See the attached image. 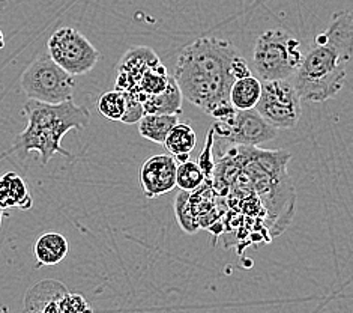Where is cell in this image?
<instances>
[{
  "label": "cell",
  "mask_w": 353,
  "mask_h": 313,
  "mask_svg": "<svg viewBox=\"0 0 353 313\" xmlns=\"http://www.w3.org/2000/svg\"><path fill=\"white\" fill-rule=\"evenodd\" d=\"M247 75L250 66L233 42L201 37L181 50L173 79L182 98L220 121L234 112L229 103L232 84Z\"/></svg>",
  "instance_id": "cell-1"
},
{
  "label": "cell",
  "mask_w": 353,
  "mask_h": 313,
  "mask_svg": "<svg viewBox=\"0 0 353 313\" xmlns=\"http://www.w3.org/2000/svg\"><path fill=\"white\" fill-rule=\"evenodd\" d=\"M262 94V80L247 75L234 80L229 92V103L234 110H253Z\"/></svg>",
  "instance_id": "cell-14"
},
{
  "label": "cell",
  "mask_w": 353,
  "mask_h": 313,
  "mask_svg": "<svg viewBox=\"0 0 353 313\" xmlns=\"http://www.w3.org/2000/svg\"><path fill=\"white\" fill-rule=\"evenodd\" d=\"M5 47V37H3V32L0 30V48Z\"/></svg>",
  "instance_id": "cell-24"
},
{
  "label": "cell",
  "mask_w": 353,
  "mask_h": 313,
  "mask_svg": "<svg viewBox=\"0 0 353 313\" xmlns=\"http://www.w3.org/2000/svg\"><path fill=\"white\" fill-rule=\"evenodd\" d=\"M21 89L29 99L61 104L72 99L75 82L47 55L38 56L21 74Z\"/></svg>",
  "instance_id": "cell-7"
},
{
  "label": "cell",
  "mask_w": 353,
  "mask_h": 313,
  "mask_svg": "<svg viewBox=\"0 0 353 313\" xmlns=\"http://www.w3.org/2000/svg\"><path fill=\"white\" fill-rule=\"evenodd\" d=\"M163 145L174 158L181 155H190V152L197 145L196 131L191 129V125L178 122L167 134Z\"/></svg>",
  "instance_id": "cell-18"
},
{
  "label": "cell",
  "mask_w": 353,
  "mask_h": 313,
  "mask_svg": "<svg viewBox=\"0 0 353 313\" xmlns=\"http://www.w3.org/2000/svg\"><path fill=\"white\" fill-rule=\"evenodd\" d=\"M2 218H3V209L0 208V226H2Z\"/></svg>",
  "instance_id": "cell-25"
},
{
  "label": "cell",
  "mask_w": 353,
  "mask_h": 313,
  "mask_svg": "<svg viewBox=\"0 0 353 313\" xmlns=\"http://www.w3.org/2000/svg\"><path fill=\"white\" fill-rule=\"evenodd\" d=\"M178 115H157L149 113L140 117L139 121V133L141 137L150 142L163 145L167 134L178 124Z\"/></svg>",
  "instance_id": "cell-16"
},
{
  "label": "cell",
  "mask_w": 353,
  "mask_h": 313,
  "mask_svg": "<svg viewBox=\"0 0 353 313\" xmlns=\"http://www.w3.org/2000/svg\"><path fill=\"white\" fill-rule=\"evenodd\" d=\"M23 113L28 126L15 140L14 151L24 154L35 151L46 166L56 154L71 157L62 148V139L71 130H83L90 122V112L85 106H77L72 99L61 104H46L29 99L24 104Z\"/></svg>",
  "instance_id": "cell-4"
},
{
  "label": "cell",
  "mask_w": 353,
  "mask_h": 313,
  "mask_svg": "<svg viewBox=\"0 0 353 313\" xmlns=\"http://www.w3.org/2000/svg\"><path fill=\"white\" fill-rule=\"evenodd\" d=\"M205 173L201 172L197 163L187 162L179 163L176 169V187H179L182 191H194L201 184L205 182Z\"/></svg>",
  "instance_id": "cell-19"
},
{
  "label": "cell",
  "mask_w": 353,
  "mask_h": 313,
  "mask_svg": "<svg viewBox=\"0 0 353 313\" xmlns=\"http://www.w3.org/2000/svg\"><path fill=\"white\" fill-rule=\"evenodd\" d=\"M353 17L349 10L335 12L319 33L290 82L301 99L323 103L337 97L347 80L352 61Z\"/></svg>",
  "instance_id": "cell-2"
},
{
  "label": "cell",
  "mask_w": 353,
  "mask_h": 313,
  "mask_svg": "<svg viewBox=\"0 0 353 313\" xmlns=\"http://www.w3.org/2000/svg\"><path fill=\"white\" fill-rule=\"evenodd\" d=\"M254 110L275 130H290L299 122L302 106L290 80H274L262 82V94Z\"/></svg>",
  "instance_id": "cell-9"
},
{
  "label": "cell",
  "mask_w": 353,
  "mask_h": 313,
  "mask_svg": "<svg viewBox=\"0 0 353 313\" xmlns=\"http://www.w3.org/2000/svg\"><path fill=\"white\" fill-rule=\"evenodd\" d=\"M214 137L232 143L233 146H257L276 137L279 130L266 124L256 110H234L224 120L212 125Z\"/></svg>",
  "instance_id": "cell-10"
},
{
  "label": "cell",
  "mask_w": 353,
  "mask_h": 313,
  "mask_svg": "<svg viewBox=\"0 0 353 313\" xmlns=\"http://www.w3.org/2000/svg\"><path fill=\"white\" fill-rule=\"evenodd\" d=\"M173 208H174L176 220H178V223L185 234L194 235L200 231V225H199L197 218H196L194 213H192L191 205H190V193L188 191L181 190V193L174 199Z\"/></svg>",
  "instance_id": "cell-20"
},
{
  "label": "cell",
  "mask_w": 353,
  "mask_h": 313,
  "mask_svg": "<svg viewBox=\"0 0 353 313\" xmlns=\"http://www.w3.org/2000/svg\"><path fill=\"white\" fill-rule=\"evenodd\" d=\"M32 196L28 185L20 175L15 172H8L0 178V208H32Z\"/></svg>",
  "instance_id": "cell-12"
},
{
  "label": "cell",
  "mask_w": 353,
  "mask_h": 313,
  "mask_svg": "<svg viewBox=\"0 0 353 313\" xmlns=\"http://www.w3.org/2000/svg\"><path fill=\"white\" fill-rule=\"evenodd\" d=\"M173 75L169 74L158 56L149 47H132L123 55L117 66L116 91L127 99L125 124L140 121L143 107L150 98L159 95L169 86Z\"/></svg>",
  "instance_id": "cell-5"
},
{
  "label": "cell",
  "mask_w": 353,
  "mask_h": 313,
  "mask_svg": "<svg viewBox=\"0 0 353 313\" xmlns=\"http://www.w3.org/2000/svg\"><path fill=\"white\" fill-rule=\"evenodd\" d=\"M214 143H215V137H214V131L212 129L208 131L206 134V143H205V149L201 152L200 160H199V167L201 169V172L205 173L206 180H212L214 178V171H215V164L212 160V149H214Z\"/></svg>",
  "instance_id": "cell-23"
},
{
  "label": "cell",
  "mask_w": 353,
  "mask_h": 313,
  "mask_svg": "<svg viewBox=\"0 0 353 313\" xmlns=\"http://www.w3.org/2000/svg\"><path fill=\"white\" fill-rule=\"evenodd\" d=\"M301 41L284 29H269L256 39L253 61L262 82L290 80L302 61Z\"/></svg>",
  "instance_id": "cell-6"
},
{
  "label": "cell",
  "mask_w": 353,
  "mask_h": 313,
  "mask_svg": "<svg viewBox=\"0 0 353 313\" xmlns=\"http://www.w3.org/2000/svg\"><path fill=\"white\" fill-rule=\"evenodd\" d=\"M176 169L178 162L170 154L148 158L140 171V182L145 196L155 199L170 193L176 187Z\"/></svg>",
  "instance_id": "cell-11"
},
{
  "label": "cell",
  "mask_w": 353,
  "mask_h": 313,
  "mask_svg": "<svg viewBox=\"0 0 353 313\" xmlns=\"http://www.w3.org/2000/svg\"><path fill=\"white\" fill-rule=\"evenodd\" d=\"M59 309H61V313H94L89 303L81 295L70 292H66L59 300Z\"/></svg>",
  "instance_id": "cell-22"
},
{
  "label": "cell",
  "mask_w": 353,
  "mask_h": 313,
  "mask_svg": "<svg viewBox=\"0 0 353 313\" xmlns=\"http://www.w3.org/2000/svg\"><path fill=\"white\" fill-rule=\"evenodd\" d=\"M48 56L70 75H83L95 68L101 53L94 44L74 28L57 29L48 42Z\"/></svg>",
  "instance_id": "cell-8"
},
{
  "label": "cell",
  "mask_w": 353,
  "mask_h": 313,
  "mask_svg": "<svg viewBox=\"0 0 353 313\" xmlns=\"http://www.w3.org/2000/svg\"><path fill=\"white\" fill-rule=\"evenodd\" d=\"M182 94L176 84L174 79H172L170 84L164 92L159 95L150 98L143 107V113H157V115H181L182 112ZM143 115V116H145Z\"/></svg>",
  "instance_id": "cell-17"
},
{
  "label": "cell",
  "mask_w": 353,
  "mask_h": 313,
  "mask_svg": "<svg viewBox=\"0 0 353 313\" xmlns=\"http://www.w3.org/2000/svg\"><path fill=\"white\" fill-rule=\"evenodd\" d=\"M229 154L248 178L257 199L271 218L272 235L284 232L295 214L296 193L288 175L290 154L285 151H266L257 146H233Z\"/></svg>",
  "instance_id": "cell-3"
},
{
  "label": "cell",
  "mask_w": 353,
  "mask_h": 313,
  "mask_svg": "<svg viewBox=\"0 0 353 313\" xmlns=\"http://www.w3.org/2000/svg\"><path fill=\"white\" fill-rule=\"evenodd\" d=\"M66 292L68 290L63 283L57 281H44L28 291L26 298H24V309H26V313H38L46 304L61 300Z\"/></svg>",
  "instance_id": "cell-15"
},
{
  "label": "cell",
  "mask_w": 353,
  "mask_h": 313,
  "mask_svg": "<svg viewBox=\"0 0 353 313\" xmlns=\"http://www.w3.org/2000/svg\"><path fill=\"white\" fill-rule=\"evenodd\" d=\"M68 240L63 235L57 232H47L41 235L35 243V259L39 265L53 267L61 264V262L68 255Z\"/></svg>",
  "instance_id": "cell-13"
},
{
  "label": "cell",
  "mask_w": 353,
  "mask_h": 313,
  "mask_svg": "<svg viewBox=\"0 0 353 313\" xmlns=\"http://www.w3.org/2000/svg\"><path fill=\"white\" fill-rule=\"evenodd\" d=\"M98 112L108 121H122L127 112V99L119 91L105 92L98 99Z\"/></svg>",
  "instance_id": "cell-21"
}]
</instances>
